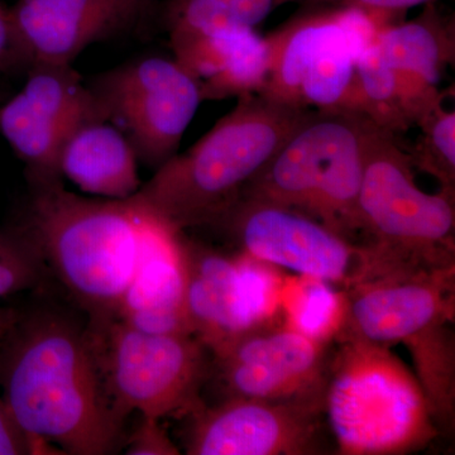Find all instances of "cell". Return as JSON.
<instances>
[{
  "instance_id": "6da1fadb",
  "label": "cell",
  "mask_w": 455,
  "mask_h": 455,
  "mask_svg": "<svg viewBox=\"0 0 455 455\" xmlns=\"http://www.w3.org/2000/svg\"><path fill=\"white\" fill-rule=\"evenodd\" d=\"M0 370L3 400L20 429L61 453H118L125 419L99 368L89 326L61 311L14 320Z\"/></svg>"
},
{
  "instance_id": "7a4b0ae2",
  "label": "cell",
  "mask_w": 455,
  "mask_h": 455,
  "mask_svg": "<svg viewBox=\"0 0 455 455\" xmlns=\"http://www.w3.org/2000/svg\"><path fill=\"white\" fill-rule=\"evenodd\" d=\"M314 112L260 94L238 98L196 145L156 170L130 199L180 232L212 227Z\"/></svg>"
},
{
  "instance_id": "3957f363",
  "label": "cell",
  "mask_w": 455,
  "mask_h": 455,
  "mask_svg": "<svg viewBox=\"0 0 455 455\" xmlns=\"http://www.w3.org/2000/svg\"><path fill=\"white\" fill-rule=\"evenodd\" d=\"M20 224L89 323L116 317L140 253V212L131 199L80 196L62 181L37 185Z\"/></svg>"
},
{
  "instance_id": "277c9868",
  "label": "cell",
  "mask_w": 455,
  "mask_h": 455,
  "mask_svg": "<svg viewBox=\"0 0 455 455\" xmlns=\"http://www.w3.org/2000/svg\"><path fill=\"white\" fill-rule=\"evenodd\" d=\"M324 418L341 455H403L438 438L415 373L390 347L338 334L324 387Z\"/></svg>"
},
{
  "instance_id": "5b68a950",
  "label": "cell",
  "mask_w": 455,
  "mask_h": 455,
  "mask_svg": "<svg viewBox=\"0 0 455 455\" xmlns=\"http://www.w3.org/2000/svg\"><path fill=\"white\" fill-rule=\"evenodd\" d=\"M358 211L361 244L383 277L455 267V196L421 190L397 136L372 122Z\"/></svg>"
},
{
  "instance_id": "8992f818",
  "label": "cell",
  "mask_w": 455,
  "mask_h": 455,
  "mask_svg": "<svg viewBox=\"0 0 455 455\" xmlns=\"http://www.w3.org/2000/svg\"><path fill=\"white\" fill-rule=\"evenodd\" d=\"M370 122L357 112H314L241 197L304 212L361 244L358 199Z\"/></svg>"
},
{
  "instance_id": "52a82bcc",
  "label": "cell",
  "mask_w": 455,
  "mask_h": 455,
  "mask_svg": "<svg viewBox=\"0 0 455 455\" xmlns=\"http://www.w3.org/2000/svg\"><path fill=\"white\" fill-rule=\"evenodd\" d=\"M307 8L266 37L268 76L259 94L299 109L361 113L358 55L387 23L355 9Z\"/></svg>"
},
{
  "instance_id": "ba28073f",
  "label": "cell",
  "mask_w": 455,
  "mask_h": 455,
  "mask_svg": "<svg viewBox=\"0 0 455 455\" xmlns=\"http://www.w3.org/2000/svg\"><path fill=\"white\" fill-rule=\"evenodd\" d=\"M344 291L346 316L338 334L403 344L424 390L453 385L455 267L377 278Z\"/></svg>"
},
{
  "instance_id": "9c48e42d",
  "label": "cell",
  "mask_w": 455,
  "mask_h": 455,
  "mask_svg": "<svg viewBox=\"0 0 455 455\" xmlns=\"http://www.w3.org/2000/svg\"><path fill=\"white\" fill-rule=\"evenodd\" d=\"M99 368L116 412L187 416L203 403L211 350L196 335L151 334L114 319L89 323Z\"/></svg>"
},
{
  "instance_id": "30bf717a",
  "label": "cell",
  "mask_w": 455,
  "mask_h": 455,
  "mask_svg": "<svg viewBox=\"0 0 455 455\" xmlns=\"http://www.w3.org/2000/svg\"><path fill=\"white\" fill-rule=\"evenodd\" d=\"M88 86L100 116L130 140L139 163L155 171L178 154L204 101L196 77L160 56L118 66Z\"/></svg>"
},
{
  "instance_id": "8fae6325",
  "label": "cell",
  "mask_w": 455,
  "mask_h": 455,
  "mask_svg": "<svg viewBox=\"0 0 455 455\" xmlns=\"http://www.w3.org/2000/svg\"><path fill=\"white\" fill-rule=\"evenodd\" d=\"M212 227L226 230L239 252L340 290L383 277L366 245L353 243L309 215L278 204L241 197Z\"/></svg>"
},
{
  "instance_id": "7c38bea8",
  "label": "cell",
  "mask_w": 455,
  "mask_h": 455,
  "mask_svg": "<svg viewBox=\"0 0 455 455\" xmlns=\"http://www.w3.org/2000/svg\"><path fill=\"white\" fill-rule=\"evenodd\" d=\"M185 309L191 331L212 355L275 325L284 278L278 268L239 252H218L184 235Z\"/></svg>"
},
{
  "instance_id": "4fadbf2b",
  "label": "cell",
  "mask_w": 455,
  "mask_h": 455,
  "mask_svg": "<svg viewBox=\"0 0 455 455\" xmlns=\"http://www.w3.org/2000/svg\"><path fill=\"white\" fill-rule=\"evenodd\" d=\"M188 455H317L326 447L324 400L227 397L185 416Z\"/></svg>"
},
{
  "instance_id": "5bb4252c",
  "label": "cell",
  "mask_w": 455,
  "mask_h": 455,
  "mask_svg": "<svg viewBox=\"0 0 455 455\" xmlns=\"http://www.w3.org/2000/svg\"><path fill=\"white\" fill-rule=\"evenodd\" d=\"M94 116H101L73 64L37 62L28 68L25 88L0 108V133L26 164L29 187L52 184L62 181L66 140Z\"/></svg>"
},
{
  "instance_id": "9a60e30c",
  "label": "cell",
  "mask_w": 455,
  "mask_h": 455,
  "mask_svg": "<svg viewBox=\"0 0 455 455\" xmlns=\"http://www.w3.org/2000/svg\"><path fill=\"white\" fill-rule=\"evenodd\" d=\"M331 344L269 326L212 355L211 379L220 381L224 398L324 400Z\"/></svg>"
},
{
  "instance_id": "2e32d148",
  "label": "cell",
  "mask_w": 455,
  "mask_h": 455,
  "mask_svg": "<svg viewBox=\"0 0 455 455\" xmlns=\"http://www.w3.org/2000/svg\"><path fill=\"white\" fill-rule=\"evenodd\" d=\"M154 0H18L9 9L25 64H73L90 44L133 25Z\"/></svg>"
},
{
  "instance_id": "e0dca14e",
  "label": "cell",
  "mask_w": 455,
  "mask_h": 455,
  "mask_svg": "<svg viewBox=\"0 0 455 455\" xmlns=\"http://www.w3.org/2000/svg\"><path fill=\"white\" fill-rule=\"evenodd\" d=\"M140 212L139 265L116 319L146 333L194 335L185 309L184 232L142 209Z\"/></svg>"
},
{
  "instance_id": "ac0fdd59",
  "label": "cell",
  "mask_w": 455,
  "mask_h": 455,
  "mask_svg": "<svg viewBox=\"0 0 455 455\" xmlns=\"http://www.w3.org/2000/svg\"><path fill=\"white\" fill-rule=\"evenodd\" d=\"M170 46L173 59L199 83L204 101L259 94L267 82L268 44L254 28L171 38Z\"/></svg>"
},
{
  "instance_id": "d6986e66",
  "label": "cell",
  "mask_w": 455,
  "mask_h": 455,
  "mask_svg": "<svg viewBox=\"0 0 455 455\" xmlns=\"http://www.w3.org/2000/svg\"><path fill=\"white\" fill-rule=\"evenodd\" d=\"M59 169L62 179L104 199H130L142 185L139 158L130 140L101 116L75 128L62 147Z\"/></svg>"
},
{
  "instance_id": "ffe728a7",
  "label": "cell",
  "mask_w": 455,
  "mask_h": 455,
  "mask_svg": "<svg viewBox=\"0 0 455 455\" xmlns=\"http://www.w3.org/2000/svg\"><path fill=\"white\" fill-rule=\"evenodd\" d=\"M373 44L388 65L412 82L440 89L443 75L454 64V23L427 3L419 16L385 25L376 32Z\"/></svg>"
},
{
  "instance_id": "44dd1931",
  "label": "cell",
  "mask_w": 455,
  "mask_h": 455,
  "mask_svg": "<svg viewBox=\"0 0 455 455\" xmlns=\"http://www.w3.org/2000/svg\"><path fill=\"white\" fill-rule=\"evenodd\" d=\"M357 80L361 113L388 133L415 128L425 114L444 103L445 92L412 82L383 60L371 42L359 52Z\"/></svg>"
},
{
  "instance_id": "7402d4cb",
  "label": "cell",
  "mask_w": 455,
  "mask_h": 455,
  "mask_svg": "<svg viewBox=\"0 0 455 455\" xmlns=\"http://www.w3.org/2000/svg\"><path fill=\"white\" fill-rule=\"evenodd\" d=\"M281 314L287 328L311 339L333 343L346 316V291L316 278H284Z\"/></svg>"
},
{
  "instance_id": "603a6c76",
  "label": "cell",
  "mask_w": 455,
  "mask_h": 455,
  "mask_svg": "<svg viewBox=\"0 0 455 455\" xmlns=\"http://www.w3.org/2000/svg\"><path fill=\"white\" fill-rule=\"evenodd\" d=\"M277 8V0H169L164 26L171 38L220 29L254 28Z\"/></svg>"
},
{
  "instance_id": "cb8c5ba5",
  "label": "cell",
  "mask_w": 455,
  "mask_h": 455,
  "mask_svg": "<svg viewBox=\"0 0 455 455\" xmlns=\"http://www.w3.org/2000/svg\"><path fill=\"white\" fill-rule=\"evenodd\" d=\"M416 128L420 136L411 147H403L414 170L436 180L440 190L455 196V112L444 103L425 114Z\"/></svg>"
},
{
  "instance_id": "d4e9b609",
  "label": "cell",
  "mask_w": 455,
  "mask_h": 455,
  "mask_svg": "<svg viewBox=\"0 0 455 455\" xmlns=\"http://www.w3.org/2000/svg\"><path fill=\"white\" fill-rule=\"evenodd\" d=\"M47 272L40 248L22 224L0 229V299L40 286Z\"/></svg>"
},
{
  "instance_id": "484cf974",
  "label": "cell",
  "mask_w": 455,
  "mask_h": 455,
  "mask_svg": "<svg viewBox=\"0 0 455 455\" xmlns=\"http://www.w3.org/2000/svg\"><path fill=\"white\" fill-rule=\"evenodd\" d=\"M125 454L179 455L181 451L164 429L160 419L142 416V420L137 425L136 429L132 431L125 442Z\"/></svg>"
},
{
  "instance_id": "4316f807",
  "label": "cell",
  "mask_w": 455,
  "mask_h": 455,
  "mask_svg": "<svg viewBox=\"0 0 455 455\" xmlns=\"http://www.w3.org/2000/svg\"><path fill=\"white\" fill-rule=\"evenodd\" d=\"M301 4L304 7H335L349 8L363 12L382 20L388 14L405 12L407 9L420 7L427 3H436V0H277V7L281 5Z\"/></svg>"
},
{
  "instance_id": "83f0119b",
  "label": "cell",
  "mask_w": 455,
  "mask_h": 455,
  "mask_svg": "<svg viewBox=\"0 0 455 455\" xmlns=\"http://www.w3.org/2000/svg\"><path fill=\"white\" fill-rule=\"evenodd\" d=\"M44 453L14 420L7 403L0 396V455H27Z\"/></svg>"
},
{
  "instance_id": "f1b7e54d",
  "label": "cell",
  "mask_w": 455,
  "mask_h": 455,
  "mask_svg": "<svg viewBox=\"0 0 455 455\" xmlns=\"http://www.w3.org/2000/svg\"><path fill=\"white\" fill-rule=\"evenodd\" d=\"M14 320H16V317H14L11 311L3 309V307H0V343L4 339L8 331H11Z\"/></svg>"
}]
</instances>
